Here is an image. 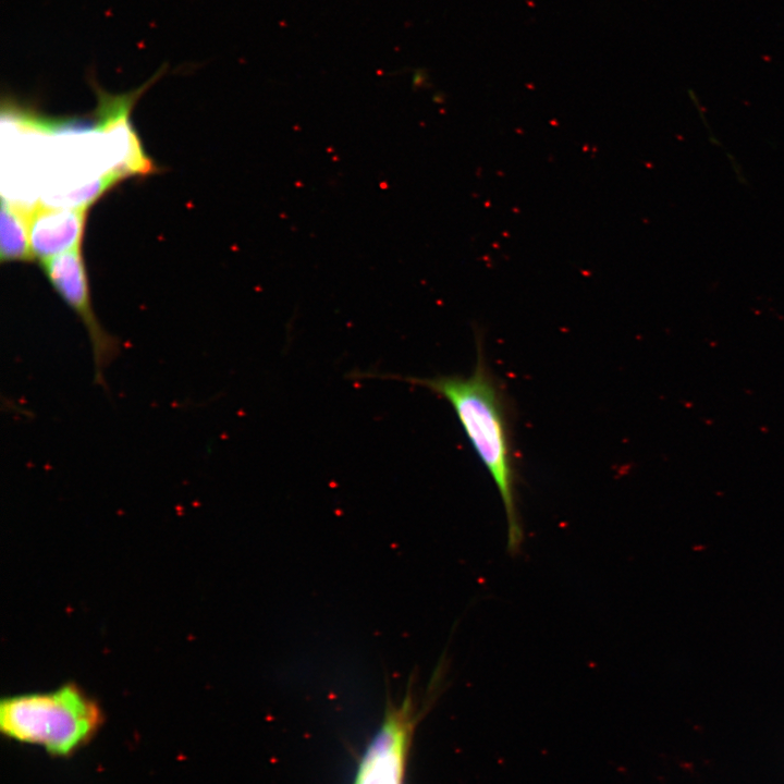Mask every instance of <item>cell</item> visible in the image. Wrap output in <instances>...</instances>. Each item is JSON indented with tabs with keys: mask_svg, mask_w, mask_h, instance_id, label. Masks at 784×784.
I'll return each instance as SVG.
<instances>
[{
	"mask_svg": "<svg viewBox=\"0 0 784 784\" xmlns=\"http://www.w3.org/2000/svg\"><path fill=\"white\" fill-rule=\"evenodd\" d=\"M477 339L474 371L467 377L415 378L384 376L422 387L443 397L453 408L478 458L493 480L507 520V549L516 553L523 541L515 500V470L502 391L490 372Z\"/></svg>",
	"mask_w": 784,
	"mask_h": 784,
	"instance_id": "obj_1",
	"label": "cell"
},
{
	"mask_svg": "<svg viewBox=\"0 0 784 784\" xmlns=\"http://www.w3.org/2000/svg\"><path fill=\"white\" fill-rule=\"evenodd\" d=\"M98 707L74 686L5 698L0 727L8 737L65 756L85 743L100 724Z\"/></svg>",
	"mask_w": 784,
	"mask_h": 784,
	"instance_id": "obj_2",
	"label": "cell"
},
{
	"mask_svg": "<svg viewBox=\"0 0 784 784\" xmlns=\"http://www.w3.org/2000/svg\"><path fill=\"white\" fill-rule=\"evenodd\" d=\"M40 265L54 291L84 326L91 347L95 379L102 383L103 370L118 355L120 342L103 329L93 309L81 247L45 259Z\"/></svg>",
	"mask_w": 784,
	"mask_h": 784,
	"instance_id": "obj_3",
	"label": "cell"
},
{
	"mask_svg": "<svg viewBox=\"0 0 784 784\" xmlns=\"http://www.w3.org/2000/svg\"><path fill=\"white\" fill-rule=\"evenodd\" d=\"M418 715L411 678L402 700L389 699L383 720L360 760L354 784H403Z\"/></svg>",
	"mask_w": 784,
	"mask_h": 784,
	"instance_id": "obj_4",
	"label": "cell"
},
{
	"mask_svg": "<svg viewBox=\"0 0 784 784\" xmlns=\"http://www.w3.org/2000/svg\"><path fill=\"white\" fill-rule=\"evenodd\" d=\"M87 209L34 205L29 209V240L35 259L42 261L79 246Z\"/></svg>",
	"mask_w": 784,
	"mask_h": 784,
	"instance_id": "obj_5",
	"label": "cell"
},
{
	"mask_svg": "<svg viewBox=\"0 0 784 784\" xmlns=\"http://www.w3.org/2000/svg\"><path fill=\"white\" fill-rule=\"evenodd\" d=\"M29 240V209L2 198L0 226V260L33 261Z\"/></svg>",
	"mask_w": 784,
	"mask_h": 784,
	"instance_id": "obj_6",
	"label": "cell"
},
{
	"mask_svg": "<svg viewBox=\"0 0 784 784\" xmlns=\"http://www.w3.org/2000/svg\"><path fill=\"white\" fill-rule=\"evenodd\" d=\"M123 177L125 176L121 172L112 169L90 184L70 193L69 198L73 207H88Z\"/></svg>",
	"mask_w": 784,
	"mask_h": 784,
	"instance_id": "obj_7",
	"label": "cell"
}]
</instances>
